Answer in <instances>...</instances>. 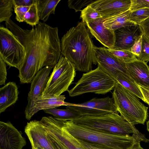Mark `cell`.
I'll return each instance as SVG.
<instances>
[{
	"instance_id": "1",
	"label": "cell",
	"mask_w": 149,
	"mask_h": 149,
	"mask_svg": "<svg viewBox=\"0 0 149 149\" xmlns=\"http://www.w3.org/2000/svg\"><path fill=\"white\" fill-rule=\"evenodd\" d=\"M57 27L40 22L33 27L25 47L26 55L18 70L20 82L28 84L44 67H53L61 55V44Z\"/></svg>"
},
{
	"instance_id": "2",
	"label": "cell",
	"mask_w": 149,
	"mask_h": 149,
	"mask_svg": "<svg viewBox=\"0 0 149 149\" xmlns=\"http://www.w3.org/2000/svg\"><path fill=\"white\" fill-rule=\"evenodd\" d=\"M61 54L74 67L76 71L87 72L97 64L89 31L82 21L71 28L62 37Z\"/></svg>"
},
{
	"instance_id": "3",
	"label": "cell",
	"mask_w": 149,
	"mask_h": 149,
	"mask_svg": "<svg viewBox=\"0 0 149 149\" xmlns=\"http://www.w3.org/2000/svg\"><path fill=\"white\" fill-rule=\"evenodd\" d=\"M63 126L78 139L114 149H130L137 142H145L144 139L135 135L121 136L104 132L78 125L72 121H63Z\"/></svg>"
},
{
	"instance_id": "4",
	"label": "cell",
	"mask_w": 149,
	"mask_h": 149,
	"mask_svg": "<svg viewBox=\"0 0 149 149\" xmlns=\"http://www.w3.org/2000/svg\"><path fill=\"white\" fill-rule=\"evenodd\" d=\"M81 127L104 132L121 136L132 134L147 140L133 125L117 113H110L100 116H82L72 121Z\"/></svg>"
},
{
	"instance_id": "5",
	"label": "cell",
	"mask_w": 149,
	"mask_h": 149,
	"mask_svg": "<svg viewBox=\"0 0 149 149\" xmlns=\"http://www.w3.org/2000/svg\"><path fill=\"white\" fill-rule=\"evenodd\" d=\"M112 98L117 111L125 120L134 125L144 124L148 108L133 93L116 81Z\"/></svg>"
},
{
	"instance_id": "6",
	"label": "cell",
	"mask_w": 149,
	"mask_h": 149,
	"mask_svg": "<svg viewBox=\"0 0 149 149\" xmlns=\"http://www.w3.org/2000/svg\"><path fill=\"white\" fill-rule=\"evenodd\" d=\"M116 81L97 67L83 73L75 86L68 92L71 97L87 93L104 95L113 90Z\"/></svg>"
},
{
	"instance_id": "7",
	"label": "cell",
	"mask_w": 149,
	"mask_h": 149,
	"mask_svg": "<svg viewBox=\"0 0 149 149\" xmlns=\"http://www.w3.org/2000/svg\"><path fill=\"white\" fill-rule=\"evenodd\" d=\"M76 75L74 67L61 54L49 77L41 95L52 94L59 96L66 91H68Z\"/></svg>"
},
{
	"instance_id": "8",
	"label": "cell",
	"mask_w": 149,
	"mask_h": 149,
	"mask_svg": "<svg viewBox=\"0 0 149 149\" xmlns=\"http://www.w3.org/2000/svg\"><path fill=\"white\" fill-rule=\"evenodd\" d=\"M26 55L25 49L17 37L7 28L0 27V56L10 67L18 70Z\"/></svg>"
},
{
	"instance_id": "9",
	"label": "cell",
	"mask_w": 149,
	"mask_h": 149,
	"mask_svg": "<svg viewBox=\"0 0 149 149\" xmlns=\"http://www.w3.org/2000/svg\"><path fill=\"white\" fill-rule=\"evenodd\" d=\"M40 122L46 132L52 135L68 149H86L63 127L62 120L52 116L43 117Z\"/></svg>"
},
{
	"instance_id": "10",
	"label": "cell",
	"mask_w": 149,
	"mask_h": 149,
	"mask_svg": "<svg viewBox=\"0 0 149 149\" xmlns=\"http://www.w3.org/2000/svg\"><path fill=\"white\" fill-rule=\"evenodd\" d=\"M66 107L77 111L83 116L118 113L112 98L109 97L100 98L95 97L81 103H70Z\"/></svg>"
},
{
	"instance_id": "11",
	"label": "cell",
	"mask_w": 149,
	"mask_h": 149,
	"mask_svg": "<svg viewBox=\"0 0 149 149\" xmlns=\"http://www.w3.org/2000/svg\"><path fill=\"white\" fill-rule=\"evenodd\" d=\"M54 68L46 66L41 69L31 82L30 90L28 94V103L25 110L26 118L30 120L35 114L34 103L37 97L41 96L48 81L49 74Z\"/></svg>"
},
{
	"instance_id": "12",
	"label": "cell",
	"mask_w": 149,
	"mask_h": 149,
	"mask_svg": "<svg viewBox=\"0 0 149 149\" xmlns=\"http://www.w3.org/2000/svg\"><path fill=\"white\" fill-rule=\"evenodd\" d=\"M94 49L97 67L112 78L115 80L120 72L127 73L125 63L112 55L106 47L95 46Z\"/></svg>"
},
{
	"instance_id": "13",
	"label": "cell",
	"mask_w": 149,
	"mask_h": 149,
	"mask_svg": "<svg viewBox=\"0 0 149 149\" xmlns=\"http://www.w3.org/2000/svg\"><path fill=\"white\" fill-rule=\"evenodd\" d=\"M26 144L22 133L10 122L0 121V149H22Z\"/></svg>"
},
{
	"instance_id": "14",
	"label": "cell",
	"mask_w": 149,
	"mask_h": 149,
	"mask_svg": "<svg viewBox=\"0 0 149 149\" xmlns=\"http://www.w3.org/2000/svg\"><path fill=\"white\" fill-rule=\"evenodd\" d=\"M115 43L113 48L130 52L135 42L143 34L140 25L134 24L125 26L115 31Z\"/></svg>"
},
{
	"instance_id": "15",
	"label": "cell",
	"mask_w": 149,
	"mask_h": 149,
	"mask_svg": "<svg viewBox=\"0 0 149 149\" xmlns=\"http://www.w3.org/2000/svg\"><path fill=\"white\" fill-rule=\"evenodd\" d=\"M131 4V0H97L90 5L105 18L129 10Z\"/></svg>"
},
{
	"instance_id": "16",
	"label": "cell",
	"mask_w": 149,
	"mask_h": 149,
	"mask_svg": "<svg viewBox=\"0 0 149 149\" xmlns=\"http://www.w3.org/2000/svg\"><path fill=\"white\" fill-rule=\"evenodd\" d=\"M24 132L31 145H37L44 149H56L47 137L40 120H34L28 122Z\"/></svg>"
},
{
	"instance_id": "17",
	"label": "cell",
	"mask_w": 149,
	"mask_h": 149,
	"mask_svg": "<svg viewBox=\"0 0 149 149\" xmlns=\"http://www.w3.org/2000/svg\"><path fill=\"white\" fill-rule=\"evenodd\" d=\"M102 17L85 23L91 34L105 47L113 48L115 43V31L104 26Z\"/></svg>"
},
{
	"instance_id": "18",
	"label": "cell",
	"mask_w": 149,
	"mask_h": 149,
	"mask_svg": "<svg viewBox=\"0 0 149 149\" xmlns=\"http://www.w3.org/2000/svg\"><path fill=\"white\" fill-rule=\"evenodd\" d=\"M126 73L139 86L149 88V67L138 60L125 63Z\"/></svg>"
},
{
	"instance_id": "19",
	"label": "cell",
	"mask_w": 149,
	"mask_h": 149,
	"mask_svg": "<svg viewBox=\"0 0 149 149\" xmlns=\"http://www.w3.org/2000/svg\"><path fill=\"white\" fill-rule=\"evenodd\" d=\"M18 87L14 82H9L0 88V113L15 104L18 98Z\"/></svg>"
},
{
	"instance_id": "20",
	"label": "cell",
	"mask_w": 149,
	"mask_h": 149,
	"mask_svg": "<svg viewBox=\"0 0 149 149\" xmlns=\"http://www.w3.org/2000/svg\"><path fill=\"white\" fill-rule=\"evenodd\" d=\"M65 95H55L47 94L37 98L34 103L35 113L41 110L56 108L62 106H67L70 103L65 102Z\"/></svg>"
},
{
	"instance_id": "21",
	"label": "cell",
	"mask_w": 149,
	"mask_h": 149,
	"mask_svg": "<svg viewBox=\"0 0 149 149\" xmlns=\"http://www.w3.org/2000/svg\"><path fill=\"white\" fill-rule=\"evenodd\" d=\"M130 10L107 18H104L103 24L107 28L115 31L120 28L136 24L129 20Z\"/></svg>"
},
{
	"instance_id": "22",
	"label": "cell",
	"mask_w": 149,
	"mask_h": 149,
	"mask_svg": "<svg viewBox=\"0 0 149 149\" xmlns=\"http://www.w3.org/2000/svg\"><path fill=\"white\" fill-rule=\"evenodd\" d=\"M61 0H36L40 19L46 22L51 14H55L56 7Z\"/></svg>"
},
{
	"instance_id": "23",
	"label": "cell",
	"mask_w": 149,
	"mask_h": 149,
	"mask_svg": "<svg viewBox=\"0 0 149 149\" xmlns=\"http://www.w3.org/2000/svg\"><path fill=\"white\" fill-rule=\"evenodd\" d=\"M66 108L59 109L54 108L43 110L45 113L52 115L55 118L63 121H72L83 116L74 110L67 107Z\"/></svg>"
},
{
	"instance_id": "24",
	"label": "cell",
	"mask_w": 149,
	"mask_h": 149,
	"mask_svg": "<svg viewBox=\"0 0 149 149\" xmlns=\"http://www.w3.org/2000/svg\"><path fill=\"white\" fill-rule=\"evenodd\" d=\"M115 80L144 101L143 97L139 85L127 73L120 72L117 74Z\"/></svg>"
},
{
	"instance_id": "25",
	"label": "cell",
	"mask_w": 149,
	"mask_h": 149,
	"mask_svg": "<svg viewBox=\"0 0 149 149\" xmlns=\"http://www.w3.org/2000/svg\"><path fill=\"white\" fill-rule=\"evenodd\" d=\"M6 28L17 38L22 44L26 46L31 30L24 29L14 23L10 19L5 22Z\"/></svg>"
},
{
	"instance_id": "26",
	"label": "cell",
	"mask_w": 149,
	"mask_h": 149,
	"mask_svg": "<svg viewBox=\"0 0 149 149\" xmlns=\"http://www.w3.org/2000/svg\"><path fill=\"white\" fill-rule=\"evenodd\" d=\"M106 49L112 55L125 63L137 59L136 56L128 51L107 48Z\"/></svg>"
},
{
	"instance_id": "27",
	"label": "cell",
	"mask_w": 149,
	"mask_h": 149,
	"mask_svg": "<svg viewBox=\"0 0 149 149\" xmlns=\"http://www.w3.org/2000/svg\"><path fill=\"white\" fill-rule=\"evenodd\" d=\"M13 8V0H0V22H7L12 15Z\"/></svg>"
},
{
	"instance_id": "28",
	"label": "cell",
	"mask_w": 149,
	"mask_h": 149,
	"mask_svg": "<svg viewBox=\"0 0 149 149\" xmlns=\"http://www.w3.org/2000/svg\"><path fill=\"white\" fill-rule=\"evenodd\" d=\"M100 14L90 5L82 10L80 18L82 21L86 23L102 18Z\"/></svg>"
},
{
	"instance_id": "29",
	"label": "cell",
	"mask_w": 149,
	"mask_h": 149,
	"mask_svg": "<svg viewBox=\"0 0 149 149\" xmlns=\"http://www.w3.org/2000/svg\"><path fill=\"white\" fill-rule=\"evenodd\" d=\"M40 18L36 1L31 5L26 13L24 17V22L33 27L39 22Z\"/></svg>"
},
{
	"instance_id": "30",
	"label": "cell",
	"mask_w": 149,
	"mask_h": 149,
	"mask_svg": "<svg viewBox=\"0 0 149 149\" xmlns=\"http://www.w3.org/2000/svg\"><path fill=\"white\" fill-rule=\"evenodd\" d=\"M149 17V8H144L130 11L129 20L136 24L140 25Z\"/></svg>"
},
{
	"instance_id": "31",
	"label": "cell",
	"mask_w": 149,
	"mask_h": 149,
	"mask_svg": "<svg viewBox=\"0 0 149 149\" xmlns=\"http://www.w3.org/2000/svg\"><path fill=\"white\" fill-rule=\"evenodd\" d=\"M138 60L147 63L149 61V39L144 34L142 36L141 48Z\"/></svg>"
},
{
	"instance_id": "32",
	"label": "cell",
	"mask_w": 149,
	"mask_h": 149,
	"mask_svg": "<svg viewBox=\"0 0 149 149\" xmlns=\"http://www.w3.org/2000/svg\"><path fill=\"white\" fill-rule=\"evenodd\" d=\"M95 1L93 0H69L68 1L69 8L74 9L75 12L81 11V9L91 4Z\"/></svg>"
},
{
	"instance_id": "33",
	"label": "cell",
	"mask_w": 149,
	"mask_h": 149,
	"mask_svg": "<svg viewBox=\"0 0 149 149\" xmlns=\"http://www.w3.org/2000/svg\"><path fill=\"white\" fill-rule=\"evenodd\" d=\"M131 1L130 11L142 8H149V0H131Z\"/></svg>"
},
{
	"instance_id": "34",
	"label": "cell",
	"mask_w": 149,
	"mask_h": 149,
	"mask_svg": "<svg viewBox=\"0 0 149 149\" xmlns=\"http://www.w3.org/2000/svg\"><path fill=\"white\" fill-rule=\"evenodd\" d=\"M30 7L15 6L13 7L15 19L19 22H24V17Z\"/></svg>"
},
{
	"instance_id": "35",
	"label": "cell",
	"mask_w": 149,
	"mask_h": 149,
	"mask_svg": "<svg viewBox=\"0 0 149 149\" xmlns=\"http://www.w3.org/2000/svg\"><path fill=\"white\" fill-rule=\"evenodd\" d=\"M6 63L0 56V85H5L7 79Z\"/></svg>"
},
{
	"instance_id": "36",
	"label": "cell",
	"mask_w": 149,
	"mask_h": 149,
	"mask_svg": "<svg viewBox=\"0 0 149 149\" xmlns=\"http://www.w3.org/2000/svg\"><path fill=\"white\" fill-rule=\"evenodd\" d=\"M77 140L86 149H114L99 144L89 143L78 139Z\"/></svg>"
},
{
	"instance_id": "37",
	"label": "cell",
	"mask_w": 149,
	"mask_h": 149,
	"mask_svg": "<svg viewBox=\"0 0 149 149\" xmlns=\"http://www.w3.org/2000/svg\"><path fill=\"white\" fill-rule=\"evenodd\" d=\"M13 7L15 6L30 7L36 0H13Z\"/></svg>"
},
{
	"instance_id": "38",
	"label": "cell",
	"mask_w": 149,
	"mask_h": 149,
	"mask_svg": "<svg viewBox=\"0 0 149 149\" xmlns=\"http://www.w3.org/2000/svg\"><path fill=\"white\" fill-rule=\"evenodd\" d=\"M142 37L134 44L131 49L130 52L137 58L140 55L141 48Z\"/></svg>"
},
{
	"instance_id": "39",
	"label": "cell",
	"mask_w": 149,
	"mask_h": 149,
	"mask_svg": "<svg viewBox=\"0 0 149 149\" xmlns=\"http://www.w3.org/2000/svg\"><path fill=\"white\" fill-rule=\"evenodd\" d=\"M45 131L47 137L53 144L56 149H68L56 138L46 132L45 130Z\"/></svg>"
},
{
	"instance_id": "40",
	"label": "cell",
	"mask_w": 149,
	"mask_h": 149,
	"mask_svg": "<svg viewBox=\"0 0 149 149\" xmlns=\"http://www.w3.org/2000/svg\"><path fill=\"white\" fill-rule=\"evenodd\" d=\"M143 31L144 34L149 39V17L139 25Z\"/></svg>"
},
{
	"instance_id": "41",
	"label": "cell",
	"mask_w": 149,
	"mask_h": 149,
	"mask_svg": "<svg viewBox=\"0 0 149 149\" xmlns=\"http://www.w3.org/2000/svg\"><path fill=\"white\" fill-rule=\"evenodd\" d=\"M139 86L143 97V101L149 106V88Z\"/></svg>"
},
{
	"instance_id": "42",
	"label": "cell",
	"mask_w": 149,
	"mask_h": 149,
	"mask_svg": "<svg viewBox=\"0 0 149 149\" xmlns=\"http://www.w3.org/2000/svg\"><path fill=\"white\" fill-rule=\"evenodd\" d=\"M130 149H144L141 146L140 142L134 144Z\"/></svg>"
},
{
	"instance_id": "43",
	"label": "cell",
	"mask_w": 149,
	"mask_h": 149,
	"mask_svg": "<svg viewBox=\"0 0 149 149\" xmlns=\"http://www.w3.org/2000/svg\"><path fill=\"white\" fill-rule=\"evenodd\" d=\"M31 146H33L36 148V149H44L40 146L37 145H31Z\"/></svg>"
},
{
	"instance_id": "44",
	"label": "cell",
	"mask_w": 149,
	"mask_h": 149,
	"mask_svg": "<svg viewBox=\"0 0 149 149\" xmlns=\"http://www.w3.org/2000/svg\"><path fill=\"white\" fill-rule=\"evenodd\" d=\"M147 130L149 132V120L147 122Z\"/></svg>"
},
{
	"instance_id": "45",
	"label": "cell",
	"mask_w": 149,
	"mask_h": 149,
	"mask_svg": "<svg viewBox=\"0 0 149 149\" xmlns=\"http://www.w3.org/2000/svg\"><path fill=\"white\" fill-rule=\"evenodd\" d=\"M32 149H36V148L33 146H32Z\"/></svg>"
}]
</instances>
